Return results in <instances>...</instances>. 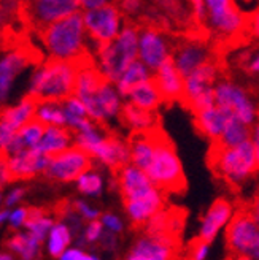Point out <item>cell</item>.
<instances>
[{
    "label": "cell",
    "instance_id": "cell-1",
    "mask_svg": "<svg viewBox=\"0 0 259 260\" xmlns=\"http://www.w3.org/2000/svg\"><path fill=\"white\" fill-rule=\"evenodd\" d=\"M37 35L49 51L51 59L75 62L89 53L84 43L86 27L83 13L80 11L48 25L37 32Z\"/></svg>",
    "mask_w": 259,
    "mask_h": 260
},
{
    "label": "cell",
    "instance_id": "cell-2",
    "mask_svg": "<svg viewBox=\"0 0 259 260\" xmlns=\"http://www.w3.org/2000/svg\"><path fill=\"white\" fill-rule=\"evenodd\" d=\"M78 62L51 59L34 73L31 95L40 103H62L75 95Z\"/></svg>",
    "mask_w": 259,
    "mask_h": 260
},
{
    "label": "cell",
    "instance_id": "cell-3",
    "mask_svg": "<svg viewBox=\"0 0 259 260\" xmlns=\"http://www.w3.org/2000/svg\"><path fill=\"white\" fill-rule=\"evenodd\" d=\"M209 164L219 178L231 184L242 183L257 170L256 152L251 141H245L232 148L213 141L209 151Z\"/></svg>",
    "mask_w": 259,
    "mask_h": 260
},
{
    "label": "cell",
    "instance_id": "cell-4",
    "mask_svg": "<svg viewBox=\"0 0 259 260\" xmlns=\"http://www.w3.org/2000/svg\"><path fill=\"white\" fill-rule=\"evenodd\" d=\"M154 141V155L147 170L148 178L161 192H183L186 186L183 167L170 138L156 127Z\"/></svg>",
    "mask_w": 259,
    "mask_h": 260
},
{
    "label": "cell",
    "instance_id": "cell-5",
    "mask_svg": "<svg viewBox=\"0 0 259 260\" xmlns=\"http://www.w3.org/2000/svg\"><path fill=\"white\" fill-rule=\"evenodd\" d=\"M138 32L132 25H124L111 43L97 46L99 70L110 83H118L123 73L138 60Z\"/></svg>",
    "mask_w": 259,
    "mask_h": 260
},
{
    "label": "cell",
    "instance_id": "cell-6",
    "mask_svg": "<svg viewBox=\"0 0 259 260\" xmlns=\"http://www.w3.org/2000/svg\"><path fill=\"white\" fill-rule=\"evenodd\" d=\"M76 146L116 170H121L131 160V149L126 143L114 137H103L97 128L76 135Z\"/></svg>",
    "mask_w": 259,
    "mask_h": 260
},
{
    "label": "cell",
    "instance_id": "cell-7",
    "mask_svg": "<svg viewBox=\"0 0 259 260\" xmlns=\"http://www.w3.org/2000/svg\"><path fill=\"white\" fill-rule=\"evenodd\" d=\"M227 244L236 255L259 260V222L250 208H240L227 227Z\"/></svg>",
    "mask_w": 259,
    "mask_h": 260
},
{
    "label": "cell",
    "instance_id": "cell-8",
    "mask_svg": "<svg viewBox=\"0 0 259 260\" xmlns=\"http://www.w3.org/2000/svg\"><path fill=\"white\" fill-rule=\"evenodd\" d=\"M81 2L76 0H38V2H21L19 15L32 32H40L48 25L76 13Z\"/></svg>",
    "mask_w": 259,
    "mask_h": 260
},
{
    "label": "cell",
    "instance_id": "cell-9",
    "mask_svg": "<svg viewBox=\"0 0 259 260\" xmlns=\"http://www.w3.org/2000/svg\"><path fill=\"white\" fill-rule=\"evenodd\" d=\"M205 24L221 40H232L247 30V16L229 0H207Z\"/></svg>",
    "mask_w": 259,
    "mask_h": 260
},
{
    "label": "cell",
    "instance_id": "cell-10",
    "mask_svg": "<svg viewBox=\"0 0 259 260\" xmlns=\"http://www.w3.org/2000/svg\"><path fill=\"white\" fill-rule=\"evenodd\" d=\"M216 63L210 60L192 75L185 78V95L183 102L194 114L215 107V80H216Z\"/></svg>",
    "mask_w": 259,
    "mask_h": 260
},
{
    "label": "cell",
    "instance_id": "cell-11",
    "mask_svg": "<svg viewBox=\"0 0 259 260\" xmlns=\"http://www.w3.org/2000/svg\"><path fill=\"white\" fill-rule=\"evenodd\" d=\"M83 21L86 34L97 43V46L111 43L123 30L120 10L110 4L96 10H86L83 13Z\"/></svg>",
    "mask_w": 259,
    "mask_h": 260
},
{
    "label": "cell",
    "instance_id": "cell-12",
    "mask_svg": "<svg viewBox=\"0 0 259 260\" xmlns=\"http://www.w3.org/2000/svg\"><path fill=\"white\" fill-rule=\"evenodd\" d=\"M42 59V51L27 40L0 60V100L7 99L11 83L27 65H38Z\"/></svg>",
    "mask_w": 259,
    "mask_h": 260
},
{
    "label": "cell",
    "instance_id": "cell-13",
    "mask_svg": "<svg viewBox=\"0 0 259 260\" xmlns=\"http://www.w3.org/2000/svg\"><path fill=\"white\" fill-rule=\"evenodd\" d=\"M91 170V155L78 146L69 148L59 154L49 155L45 173L59 181H78L80 176Z\"/></svg>",
    "mask_w": 259,
    "mask_h": 260
},
{
    "label": "cell",
    "instance_id": "cell-14",
    "mask_svg": "<svg viewBox=\"0 0 259 260\" xmlns=\"http://www.w3.org/2000/svg\"><path fill=\"white\" fill-rule=\"evenodd\" d=\"M215 103L229 114L250 125L254 121V107L245 90L229 81H221L215 86Z\"/></svg>",
    "mask_w": 259,
    "mask_h": 260
},
{
    "label": "cell",
    "instance_id": "cell-15",
    "mask_svg": "<svg viewBox=\"0 0 259 260\" xmlns=\"http://www.w3.org/2000/svg\"><path fill=\"white\" fill-rule=\"evenodd\" d=\"M170 57L169 43L156 29H143L138 35V60L156 72Z\"/></svg>",
    "mask_w": 259,
    "mask_h": 260
},
{
    "label": "cell",
    "instance_id": "cell-16",
    "mask_svg": "<svg viewBox=\"0 0 259 260\" xmlns=\"http://www.w3.org/2000/svg\"><path fill=\"white\" fill-rule=\"evenodd\" d=\"M83 105L86 107L88 118L94 119L96 122L114 118L123 110L120 105L118 90L110 84V81L103 84L93 97L83 100Z\"/></svg>",
    "mask_w": 259,
    "mask_h": 260
},
{
    "label": "cell",
    "instance_id": "cell-17",
    "mask_svg": "<svg viewBox=\"0 0 259 260\" xmlns=\"http://www.w3.org/2000/svg\"><path fill=\"white\" fill-rule=\"evenodd\" d=\"M175 251V238L148 235L137 241L127 260H174Z\"/></svg>",
    "mask_w": 259,
    "mask_h": 260
},
{
    "label": "cell",
    "instance_id": "cell-18",
    "mask_svg": "<svg viewBox=\"0 0 259 260\" xmlns=\"http://www.w3.org/2000/svg\"><path fill=\"white\" fill-rule=\"evenodd\" d=\"M172 60L175 63L177 70L180 72V75L183 78H188L196 70L204 67L205 63L210 62V53H209V48L204 43L197 40H191L186 43H181L177 48Z\"/></svg>",
    "mask_w": 259,
    "mask_h": 260
},
{
    "label": "cell",
    "instance_id": "cell-19",
    "mask_svg": "<svg viewBox=\"0 0 259 260\" xmlns=\"http://www.w3.org/2000/svg\"><path fill=\"white\" fill-rule=\"evenodd\" d=\"M49 162V155L37 151V149H25L16 155H13L8 160L10 179H29L35 176L38 172H45Z\"/></svg>",
    "mask_w": 259,
    "mask_h": 260
},
{
    "label": "cell",
    "instance_id": "cell-20",
    "mask_svg": "<svg viewBox=\"0 0 259 260\" xmlns=\"http://www.w3.org/2000/svg\"><path fill=\"white\" fill-rule=\"evenodd\" d=\"M120 187L123 192L124 202H131L135 199L143 197L158 189L151 183L147 172L140 170V168L134 165H126L120 170Z\"/></svg>",
    "mask_w": 259,
    "mask_h": 260
},
{
    "label": "cell",
    "instance_id": "cell-21",
    "mask_svg": "<svg viewBox=\"0 0 259 260\" xmlns=\"http://www.w3.org/2000/svg\"><path fill=\"white\" fill-rule=\"evenodd\" d=\"M156 83L162 99L165 100H183L185 95V78L180 75L172 59L164 62L156 70L154 75Z\"/></svg>",
    "mask_w": 259,
    "mask_h": 260
},
{
    "label": "cell",
    "instance_id": "cell-22",
    "mask_svg": "<svg viewBox=\"0 0 259 260\" xmlns=\"http://www.w3.org/2000/svg\"><path fill=\"white\" fill-rule=\"evenodd\" d=\"M231 217H232V205L224 199L216 200L209 208V211H207V214L202 219L199 240L210 244V241L218 235L219 229L224 227L227 224V220H231Z\"/></svg>",
    "mask_w": 259,
    "mask_h": 260
},
{
    "label": "cell",
    "instance_id": "cell-23",
    "mask_svg": "<svg viewBox=\"0 0 259 260\" xmlns=\"http://www.w3.org/2000/svg\"><path fill=\"white\" fill-rule=\"evenodd\" d=\"M124 203H126L127 214L132 219V222L143 224V222H150L154 216L161 213L164 199H162V192L159 189H154L148 195H143L140 199L124 202Z\"/></svg>",
    "mask_w": 259,
    "mask_h": 260
},
{
    "label": "cell",
    "instance_id": "cell-24",
    "mask_svg": "<svg viewBox=\"0 0 259 260\" xmlns=\"http://www.w3.org/2000/svg\"><path fill=\"white\" fill-rule=\"evenodd\" d=\"M156 127L145 130V132H134L131 135L129 149H131L132 165L143 172L148 170L154 155V143H156L154 141V132H156Z\"/></svg>",
    "mask_w": 259,
    "mask_h": 260
},
{
    "label": "cell",
    "instance_id": "cell-25",
    "mask_svg": "<svg viewBox=\"0 0 259 260\" xmlns=\"http://www.w3.org/2000/svg\"><path fill=\"white\" fill-rule=\"evenodd\" d=\"M232 114H229L226 110L215 105L196 113V125L204 135L212 138L213 141H218L223 137V132Z\"/></svg>",
    "mask_w": 259,
    "mask_h": 260
},
{
    "label": "cell",
    "instance_id": "cell-26",
    "mask_svg": "<svg viewBox=\"0 0 259 260\" xmlns=\"http://www.w3.org/2000/svg\"><path fill=\"white\" fill-rule=\"evenodd\" d=\"M70 140H72V135L69 128H62L57 125H48L42 141L38 143L37 148L34 149L40 151L46 155H54V154H59L62 151L69 149Z\"/></svg>",
    "mask_w": 259,
    "mask_h": 260
},
{
    "label": "cell",
    "instance_id": "cell-27",
    "mask_svg": "<svg viewBox=\"0 0 259 260\" xmlns=\"http://www.w3.org/2000/svg\"><path fill=\"white\" fill-rule=\"evenodd\" d=\"M150 80H151L150 69L145 63H141L140 60H135L131 67L123 73L120 81L116 83V90H118L120 95L129 97V94H131L135 87L141 86Z\"/></svg>",
    "mask_w": 259,
    "mask_h": 260
},
{
    "label": "cell",
    "instance_id": "cell-28",
    "mask_svg": "<svg viewBox=\"0 0 259 260\" xmlns=\"http://www.w3.org/2000/svg\"><path fill=\"white\" fill-rule=\"evenodd\" d=\"M129 99H131V103L134 107L151 113L153 110L158 108V105L162 100V95L159 92L156 83H154V80H150L141 86L135 87L132 92L129 94Z\"/></svg>",
    "mask_w": 259,
    "mask_h": 260
},
{
    "label": "cell",
    "instance_id": "cell-29",
    "mask_svg": "<svg viewBox=\"0 0 259 260\" xmlns=\"http://www.w3.org/2000/svg\"><path fill=\"white\" fill-rule=\"evenodd\" d=\"M121 116H123V121L127 125H131L135 132H145V130L156 127V121H154L153 113L140 110L134 107L132 103H127L126 107H123Z\"/></svg>",
    "mask_w": 259,
    "mask_h": 260
},
{
    "label": "cell",
    "instance_id": "cell-30",
    "mask_svg": "<svg viewBox=\"0 0 259 260\" xmlns=\"http://www.w3.org/2000/svg\"><path fill=\"white\" fill-rule=\"evenodd\" d=\"M223 146L232 148V146H239L245 141H250V128L247 124H243L234 116H231L226 128L223 132V137L218 140Z\"/></svg>",
    "mask_w": 259,
    "mask_h": 260
},
{
    "label": "cell",
    "instance_id": "cell-31",
    "mask_svg": "<svg viewBox=\"0 0 259 260\" xmlns=\"http://www.w3.org/2000/svg\"><path fill=\"white\" fill-rule=\"evenodd\" d=\"M35 118L43 122L45 125H64L67 124L66 121V111H64V107H61V103H54V102H48V103H42L37 110Z\"/></svg>",
    "mask_w": 259,
    "mask_h": 260
},
{
    "label": "cell",
    "instance_id": "cell-32",
    "mask_svg": "<svg viewBox=\"0 0 259 260\" xmlns=\"http://www.w3.org/2000/svg\"><path fill=\"white\" fill-rule=\"evenodd\" d=\"M38 241L34 235H24V233H15L10 240H8V248L13 251H16L21 254L24 260H32L38 251Z\"/></svg>",
    "mask_w": 259,
    "mask_h": 260
},
{
    "label": "cell",
    "instance_id": "cell-33",
    "mask_svg": "<svg viewBox=\"0 0 259 260\" xmlns=\"http://www.w3.org/2000/svg\"><path fill=\"white\" fill-rule=\"evenodd\" d=\"M70 243V229L66 224H56L49 232L48 249L49 254L54 257H61L67 251V246Z\"/></svg>",
    "mask_w": 259,
    "mask_h": 260
},
{
    "label": "cell",
    "instance_id": "cell-34",
    "mask_svg": "<svg viewBox=\"0 0 259 260\" xmlns=\"http://www.w3.org/2000/svg\"><path fill=\"white\" fill-rule=\"evenodd\" d=\"M48 125H45L43 122H40L37 118L31 119L27 124H25L24 127H21L18 132L19 135L22 137L25 146H27V149H34L37 148L38 143L42 141L43 135H45V130H46Z\"/></svg>",
    "mask_w": 259,
    "mask_h": 260
},
{
    "label": "cell",
    "instance_id": "cell-35",
    "mask_svg": "<svg viewBox=\"0 0 259 260\" xmlns=\"http://www.w3.org/2000/svg\"><path fill=\"white\" fill-rule=\"evenodd\" d=\"M78 189L88 195H99L102 190V178L97 173L88 172L78 178Z\"/></svg>",
    "mask_w": 259,
    "mask_h": 260
},
{
    "label": "cell",
    "instance_id": "cell-36",
    "mask_svg": "<svg viewBox=\"0 0 259 260\" xmlns=\"http://www.w3.org/2000/svg\"><path fill=\"white\" fill-rule=\"evenodd\" d=\"M25 227L31 230V235H34L38 241H42L48 233V230L53 229L54 225H53V219L45 216L37 220H29V222H25Z\"/></svg>",
    "mask_w": 259,
    "mask_h": 260
},
{
    "label": "cell",
    "instance_id": "cell-37",
    "mask_svg": "<svg viewBox=\"0 0 259 260\" xmlns=\"http://www.w3.org/2000/svg\"><path fill=\"white\" fill-rule=\"evenodd\" d=\"M209 243H205L202 240H197L191 244L188 260H205V257L209 255Z\"/></svg>",
    "mask_w": 259,
    "mask_h": 260
},
{
    "label": "cell",
    "instance_id": "cell-38",
    "mask_svg": "<svg viewBox=\"0 0 259 260\" xmlns=\"http://www.w3.org/2000/svg\"><path fill=\"white\" fill-rule=\"evenodd\" d=\"M102 235H103V225H102V222H99V220H93V222L88 225L86 232H84V240L94 243V241L100 240Z\"/></svg>",
    "mask_w": 259,
    "mask_h": 260
},
{
    "label": "cell",
    "instance_id": "cell-39",
    "mask_svg": "<svg viewBox=\"0 0 259 260\" xmlns=\"http://www.w3.org/2000/svg\"><path fill=\"white\" fill-rule=\"evenodd\" d=\"M102 225L107 227V230L111 233H118L123 230V222L120 220V217H116L114 214H103L102 216Z\"/></svg>",
    "mask_w": 259,
    "mask_h": 260
},
{
    "label": "cell",
    "instance_id": "cell-40",
    "mask_svg": "<svg viewBox=\"0 0 259 260\" xmlns=\"http://www.w3.org/2000/svg\"><path fill=\"white\" fill-rule=\"evenodd\" d=\"M75 208L81 213L83 217L89 219L91 222H93V220H97V217H99V211L94 210V208H91L89 205H86L84 202H75Z\"/></svg>",
    "mask_w": 259,
    "mask_h": 260
},
{
    "label": "cell",
    "instance_id": "cell-41",
    "mask_svg": "<svg viewBox=\"0 0 259 260\" xmlns=\"http://www.w3.org/2000/svg\"><path fill=\"white\" fill-rule=\"evenodd\" d=\"M247 30L256 37H259V8H256L247 18Z\"/></svg>",
    "mask_w": 259,
    "mask_h": 260
},
{
    "label": "cell",
    "instance_id": "cell-42",
    "mask_svg": "<svg viewBox=\"0 0 259 260\" xmlns=\"http://www.w3.org/2000/svg\"><path fill=\"white\" fill-rule=\"evenodd\" d=\"M25 219H27V210H24V208H19V210H16L10 216L13 227H19L22 222H25Z\"/></svg>",
    "mask_w": 259,
    "mask_h": 260
},
{
    "label": "cell",
    "instance_id": "cell-43",
    "mask_svg": "<svg viewBox=\"0 0 259 260\" xmlns=\"http://www.w3.org/2000/svg\"><path fill=\"white\" fill-rule=\"evenodd\" d=\"M7 183H11L10 170H8V160H0V189Z\"/></svg>",
    "mask_w": 259,
    "mask_h": 260
},
{
    "label": "cell",
    "instance_id": "cell-44",
    "mask_svg": "<svg viewBox=\"0 0 259 260\" xmlns=\"http://www.w3.org/2000/svg\"><path fill=\"white\" fill-rule=\"evenodd\" d=\"M86 254H83L80 249H67L61 255V260H83Z\"/></svg>",
    "mask_w": 259,
    "mask_h": 260
},
{
    "label": "cell",
    "instance_id": "cell-45",
    "mask_svg": "<svg viewBox=\"0 0 259 260\" xmlns=\"http://www.w3.org/2000/svg\"><path fill=\"white\" fill-rule=\"evenodd\" d=\"M253 146H254V152H256V160H257V168H259V124L254 127V132H253Z\"/></svg>",
    "mask_w": 259,
    "mask_h": 260
},
{
    "label": "cell",
    "instance_id": "cell-46",
    "mask_svg": "<svg viewBox=\"0 0 259 260\" xmlns=\"http://www.w3.org/2000/svg\"><path fill=\"white\" fill-rule=\"evenodd\" d=\"M24 195V189H15L10 195H8V199H7V206L13 205V203H16L21 197Z\"/></svg>",
    "mask_w": 259,
    "mask_h": 260
},
{
    "label": "cell",
    "instance_id": "cell-47",
    "mask_svg": "<svg viewBox=\"0 0 259 260\" xmlns=\"http://www.w3.org/2000/svg\"><path fill=\"white\" fill-rule=\"evenodd\" d=\"M105 4L107 2H102V0H84V2H81V7L86 10H96V8L103 7Z\"/></svg>",
    "mask_w": 259,
    "mask_h": 260
},
{
    "label": "cell",
    "instance_id": "cell-48",
    "mask_svg": "<svg viewBox=\"0 0 259 260\" xmlns=\"http://www.w3.org/2000/svg\"><path fill=\"white\" fill-rule=\"evenodd\" d=\"M250 211L253 213V216H254V219L259 222V195L254 199V202H253V206L250 208Z\"/></svg>",
    "mask_w": 259,
    "mask_h": 260
},
{
    "label": "cell",
    "instance_id": "cell-49",
    "mask_svg": "<svg viewBox=\"0 0 259 260\" xmlns=\"http://www.w3.org/2000/svg\"><path fill=\"white\" fill-rule=\"evenodd\" d=\"M250 70H251V72H259V53H257L256 57L251 60V63H250Z\"/></svg>",
    "mask_w": 259,
    "mask_h": 260
},
{
    "label": "cell",
    "instance_id": "cell-50",
    "mask_svg": "<svg viewBox=\"0 0 259 260\" xmlns=\"http://www.w3.org/2000/svg\"><path fill=\"white\" fill-rule=\"evenodd\" d=\"M8 149L2 145V143H0V160H10L8 159Z\"/></svg>",
    "mask_w": 259,
    "mask_h": 260
},
{
    "label": "cell",
    "instance_id": "cell-51",
    "mask_svg": "<svg viewBox=\"0 0 259 260\" xmlns=\"http://www.w3.org/2000/svg\"><path fill=\"white\" fill-rule=\"evenodd\" d=\"M123 7H124L126 10H129V11H134V10L138 8V4H137V2H124Z\"/></svg>",
    "mask_w": 259,
    "mask_h": 260
},
{
    "label": "cell",
    "instance_id": "cell-52",
    "mask_svg": "<svg viewBox=\"0 0 259 260\" xmlns=\"http://www.w3.org/2000/svg\"><path fill=\"white\" fill-rule=\"evenodd\" d=\"M227 260H253V258H250V257H245V255H231Z\"/></svg>",
    "mask_w": 259,
    "mask_h": 260
},
{
    "label": "cell",
    "instance_id": "cell-53",
    "mask_svg": "<svg viewBox=\"0 0 259 260\" xmlns=\"http://www.w3.org/2000/svg\"><path fill=\"white\" fill-rule=\"evenodd\" d=\"M8 216H10V214H8V211H2V213H0V224H2Z\"/></svg>",
    "mask_w": 259,
    "mask_h": 260
},
{
    "label": "cell",
    "instance_id": "cell-54",
    "mask_svg": "<svg viewBox=\"0 0 259 260\" xmlns=\"http://www.w3.org/2000/svg\"><path fill=\"white\" fill-rule=\"evenodd\" d=\"M0 260H13V258L7 254H0Z\"/></svg>",
    "mask_w": 259,
    "mask_h": 260
},
{
    "label": "cell",
    "instance_id": "cell-55",
    "mask_svg": "<svg viewBox=\"0 0 259 260\" xmlns=\"http://www.w3.org/2000/svg\"><path fill=\"white\" fill-rule=\"evenodd\" d=\"M83 260H99L97 257H94V255H84V258Z\"/></svg>",
    "mask_w": 259,
    "mask_h": 260
}]
</instances>
